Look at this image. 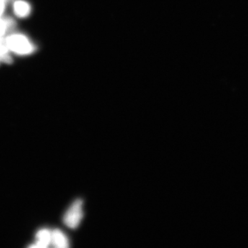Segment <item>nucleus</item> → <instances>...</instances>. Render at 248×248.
<instances>
[{
	"instance_id": "f257e3e1",
	"label": "nucleus",
	"mask_w": 248,
	"mask_h": 248,
	"mask_svg": "<svg viewBox=\"0 0 248 248\" xmlns=\"http://www.w3.org/2000/svg\"><path fill=\"white\" fill-rule=\"evenodd\" d=\"M83 217V202L81 200H78L67 210L63 216V223L71 229H76L79 226Z\"/></svg>"
},
{
	"instance_id": "f03ea898",
	"label": "nucleus",
	"mask_w": 248,
	"mask_h": 248,
	"mask_svg": "<svg viewBox=\"0 0 248 248\" xmlns=\"http://www.w3.org/2000/svg\"><path fill=\"white\" fill-rule=\"evenodd\" d=\"M6 42L9 50L19 55H29L33 51V47L24 35H10L6 39Z\"/></svg>"
},
{
	"instance_id": "7ed1b4c3",
	"label": "nucleus",
	"mask_w": 248,
	"mask_h": 248,
	"mask_svg": "<svg viewBox=\"0 0 248 248\" xmlns=\"http://www.w3.org/2000/svg\"><path fill=\"white\" fill-rule=\"evenodd\" d=\"M35 245H31L30 248L48 247L51 244V232L48 229H42L36 234Z\"/></svg>"
},
{
	"instance_id": "20e7f679",
	"label": "nucleus",
	"mask_w": 248,
	"mask_h": 248,
	"mask_svg": "<svg viewBox=\"0 0 248 248\" xmlns=\"http://www.w3.org/2000/svg\"><path fill=\"white\" fill-rule=\"evenodd\" d=\"M55 248H67L69 247V241L63 232L60 230H54L51 232V244Z\"/></svg>"
},
{
	"instance_id": "39448f33",
	"label": "nucleus",
	"mask_w": 248,
	"mask_h": 248,
	"mask_svg": "<svg viewBox=\"0 0 248 248\" xmlns=\"http://www.w3.org/2000/svg\"><path fill=\"white\" fill-rule=\"evenodd\" d=\"M14 11L19 17H26L31 13L30 5L24 1H16L14 4Z\"/></svg>"
},
{
	"instance_id": "423d86ee",
	"label": "nucleus",
	"mask_w": 248,
	"mask_h": 248,
	"mask_svg": "<svg viewBox=\"0 0 248 248\" xmlns=\"http://www.w3.org/2000/svg\"><path fill=\"white\" fill-rule=\"evenodd\" d=\"M9 50L6 45V39L0 37V61L10 64L13 63V59L10 56Z\"/></svg>"
},
{
	"instance_id": "0eeeda50",
	"label": "nucleus",
	"mask_w": 248,
	"mask_h": 248,
	"mask_svg": "<svg viewBox=\"0 0 248 248\" xmlns=\"http://www.w3.org/2000/svg\"><path fill=\"white\" fill-rule=\"evenodd\" d=\"M6 31H7V27H6V22L4 19L0 18V37H2Z\"/></svg>"
},
{
	"instance_id": "6e6552de",
	"label": "nucleus",
	"mask_w": 248,
	"mask_h": 248,
	"mask_svg": "<svg viewBox=\"0 0 248 248\" xmlns=\"http://www.w3.org/2000/svg\"><path fill=\"white\" fill-rule=\"evenodd\" d=\"M11 1V0H5V1H6V3L8 2V1Z\"/></svg>"
}]
</instances>
